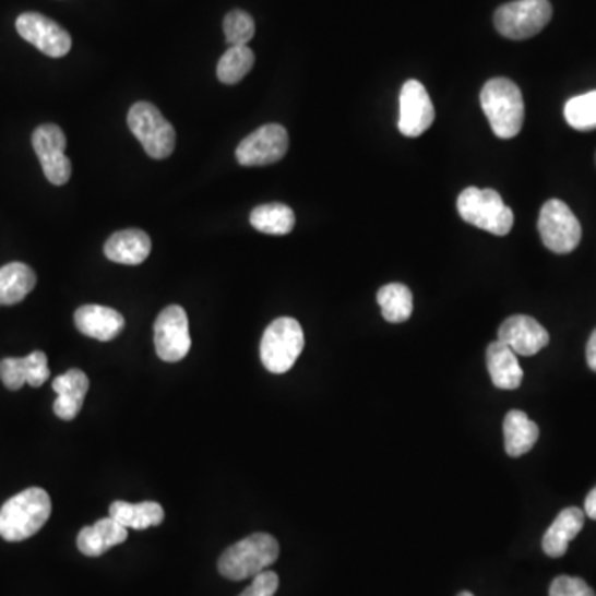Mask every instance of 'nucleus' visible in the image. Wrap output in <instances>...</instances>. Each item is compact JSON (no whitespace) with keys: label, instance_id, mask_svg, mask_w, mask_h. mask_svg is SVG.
<instances>
[{"label":"nucleus","instance_id":"nucleus-1","mask_svg":"<svg viewBox=\"0 0 596 596\" xmlns=\"http://www.w3.org/2000/svg\"><path fill=\"white\" fill-rule=\"evenodd\" d=\"M52 514L47 490L31 487L12 497L0 509V537L22 541L37 534Z\"/></svg>","mask_w":596,"mask_h":596},{"label":"nucleus","instance_id":"nucleus-2","mask_svg":"<svg viewBox=\"0 0 596 596\" xmlns=\"http://www.w3.org/2000/svg\"><path fill=\"white\" fill-rule=\"evenodd\" d=\"M480 107L496 136L511 140L521 133L525 118L524 96L512 80H489L480 92Z\"/></svg>","mask_w":596,"mask_h":596},{"label":"nucleus","instance_id":"nucleus-3","mask_svg":"<svg viewBox=\"0 0 596 596\" xmlns=\"http://www.w3.org/2000/svg\"><path fill=\"white\" fill-rule=\"evenodd\" d=\"M281 547L269 534H252L237 541L219 559V573L226 579H254L259 573L277 562Z\"/></svg>","mask_w":596,"mask_h":596},{"label":"nucleus","instance_id":"nucleus-4","mask_svg":"<svg viewBox=\"0 0 596 596\" xmlns=\"http://www.w3.org/2000/svg\"><path fill=\"white\" fill-rule=\"evenodd\" d=\"M457 211L467 224L493 236H508L514 226V213L493 189H464L457 198Z\"/></svg>","mask_w":596,"mask_h":596},{"label":"nucleus","instance_id":"nucleus-5","mask_svg":"<svg viewBox=\"0 0 596 596\" xmlns=\"http://www.w3.org/2000/svg\"><path fill=\"white\" fill-rule=\"evenodd\" d=\"M306 346L302 325L290 317L274 320L262 335L261 360L271 373L290 371Z\"/></svg>","mask_w":596,"mask_h":596},{"label":"nucleus","instance_id":"nucleus-6","mask_svg":"<svg viewBox=\"0 0 596 596\" xmlns=\"http://www.w3.org/2000/svg\"><path fill=\"white\" fill-rule=\"evenodd\" d=\"M128 127L153 159L168 158L175 152V128L155 105L147 102L134 104L128 111Z\"/></svg>","mask_w":596,"mask_h":596},{"label":"nucleus","instance_id":"nucleus-7","mask_svg":"<svg viewBox=\"0 0 596 596\" xmlns=\"http://www.w3.org/2000/svg\"><path fill=\"white\" fill-rule=\"evenodd\" d=\"M552 19L549 0H514L493 14L497 32L511 40H525L540 34Z\"/></svg>","mask_w":596,"mask_h":596},{"label":"nucleus","instance_id":"nucleus-8","mask_svg":"<svg viewBox=\"0 0 596 596\" xmlns=\"http://www.w3.org/2000/svg\"><path fill=\"white\" fill-rule=\"evenodd\" d=\"M541 242L556 254H570L582 240V226L573 211L560 199H550L538 216Z\"/></svg>","mask_w":596,"mask_h":596},{"label":"nucleus","instance_id":"nucleus-9","mask_svg":"<svg viewBox=\"0 0 596 596\" xmlns=\"http://www.w3.org/2000/svg\"><path fill=\"white\" fill-rule=\"evenodd\" d=\"M32 146L38 156L45 178L53 186H63L72 178V162L67 158V136L57 124H41L32 134Z\"/></svg>","mask_w":596,"mask_h":596},{"label":"nucleus","instance_id":"nucleus-10","mask_svg":"<svg viewBox=\"0 0 596 596\" xmlns=\"http://www.w3.org/2000/svg\"><path fill=\"white\" fill-rule=\"evenodd\" d=\"M155 348L158 357L168 363H178L191 350L188 313L182 307L169 306L155 322Z\"/></svg>","mask_w":596,"mask_h":596},{"label":"nucleus","instance_id":"nucleus-11","mask_svg":"<svg viewBox=\"0 0 596 596\" xmlns=\"http://www.w3.org/2000/svg\"><path fill=\"white\" fill-rule=\"evenodd\" d=\"M288 150V133L282 124L271 123L243 138L236 150L242 166H267L281 162Z\"/></svg>","mask_w":596,"mask_h":596},{"label":"nucleus","instance_id":"nucleus-12","mask_svg":"<svg viewBox=\"0 0 596 596\" xmlns=\"http://www.w3.org/2000/svg\"><path fill=\"white\" fill-rule=\"evenodd\" d=\"M15 27L24 40L52 59L65 57L72 48V37L69 32L52 19L45 17L37 12L22 14L15 22Z\"/></svg>","mask_w":596,"mask_h":596},{"label":"nucleus","instance_id":"nucleus-13","mask_svg":"<svg viewBox=\"0 0 596 596\" xmlns=\"http://www.w3.org/2000/svg\"><path fill=\"white\" fill-rule=\"evenodd\" d=\"M436 111L428 90L418 80H408L400 93L397 128L408 138L421 136L434 123Z\"/></svg>","mask_w":596,"mask_h":596},{"label":"nucleus","instance_id":"nucleus-14","mask_svg":"<svg viewBox=\"0 0 596 596\" xmlns=\"http://www.w3.org/2000/svg\"><path fill=\"white\" fill-rule=\"evenodd\" d=\"M499 342L504 343L517 357H534L549 345V332L527 315L509 317L499 329Z\"/></svg>","mask_w":596,"mask_h":596},{"label":"nucleus","instance_id":"nucleus-15","mask_svg":"<svg viewBox=\"0 0 596 596\" xmlns=\"http://www.w3.org/2000/svg\"><path fill=\"white\" fill-rule=\"evenodd\" d=\"M75 325L90 338L111 342L123 332L124 317L110 307L83 306L75 312Z\"/></svg>","mask_w":596,"mask_h":596},{"label":"nucleus","instance_id":"nucleus-16","mask_svg":"<svg viewBox=\"0 0 596 596\" xmlns=\"http://www.w3.org/2000/svg\"><path fill=\"white\" fill-rule=\"evenodd\" d=\"M53 391L57 393L56 403H53V412L63 421H72L79 416L85 402L86 393H88L90 380L82 370L67 371L65 374H60L53 380Z\"/></svg>","mask_w":596,"mask_h":596},{"label":"nucleus","instance_id":"nucleus-17","mask_svg":"<svg viewBox=\"0 0 596 596\" xmlns=\"http://www.w3.org/2000/svg\"><path fill=\"white\" fill-rule=\"evenodd\" d=\"M128 538V528L114 517H105L90 527H83L76 537V547L86 557L104 556Z\"/></svg>","mask_w":596,"mask_h":596},{"label":"nucleus","instance_id":"nucleus-18","mask_svg":"<svg viewBox=\"0 0 596 596\" xmlns=\"http://www.w3.org/2000/svg\"><path fill=\"white\" fill-rule=\"evenodd\" d=\"M585 512L579 508H567L557 515L549 531L545 532L541 549L552 559H560L569 550L570 541L582 532Z\"/></svg>","mask_w":596,"mask_h":596},{"label":"nucleus","instance_id":"nucleus-19","mask_svg":"<svg viewBox=\"0 0 596 596\" xmlns=\"http://www.w3.org/2000/svg\"><path fill=\"white\" fill-rule=\"evenodd\" d=\"M150 252H152V239L144 230L140 229H124L115 233L105 243V255L117 264H143Z\"/></svg>","mask_w":596,"mask_h":596},{"label":"nucleus","instance_id":"nucleus-20","mask_svg":"<svg viewBox=\"0 0 596 596\" xmlns=\"http://www.w3.org/2000/svg\"><path fill=\"white\" fill-rule=\"evenodd\" d=\"M487 370H489L492 383L499 390H517L524 380V371L518 363L517 355L504 343H490L487 346Z\"/></svg>","mask_w":596,"mask_h":596},{"label":"nucleus","instance_id":"nucleus-21","mask_svg":"<svg viewBox=\"0 0 596 596\" xmlns=\"http://www.w3.org/2000/svg\"><path fill=\"white\" fill-rule=\"evenodd\" d=\"M37 275L22 262H11L0 267V307L17 306L34 290Z\"/></svg>","mask_w":596,"mask_h":596},{"label":"nucleus","instance_id":"nucleus-22","mask_svg":"<svg viewBox=\"0 0 596 596\" xmlns=\"http://www.w3.org/2000/svg\"><path fill=\"white\" fill-rule=\"evenodd\" d=\"M538 426L521 409H512L504 419L505 451L511 457H521L532 451L538 441Z\"/></svg>","mask_w":596,"mask_h":596},{"label":"nucleus","instance_id":"nucleus-23","mask_svg":"<svg viewBox=\"0 0 596 596\" xmlns=\"http://www.w3.org/2000/svg\"><path fill=\"white\" fill-rule=\"evenodd\" d=\"M110 517L120 522L128 531H144V528L158 527L165 521V511L158 502H130L117 501L110 505Z\"/></svg>","mask_w":596,"mask_h":596},{"label":"nucleus","instance_id":"nucleus-24","mask_svg":"<svg viewBox=\"0 0 596 596\" xmlns=\"http://www.w3.org/2000/svg\"><path fill=\"white\" fill-rule=\"evenodd\" d=\"M378 306L386 322L403 323L413 313V294L405 284H388L378 290Z\"/></svg>","mask_w":596,"mask_h":596},{"label":"nucleus","instance_id":"nucleus-25","mask_svg":"<svg viewBox=\"0 0 596 596\" xmlns=\"http://www.w3.org/2000/svg\"><path fill=\"white\" fill-rule=\"evenodd\" d=\"M251 224L259 233L269 236H285L295 227V214L281 203L262 204L251 213Z\"/></svg>","mask_w":596,"mask_h":596},{"label":"nucleus","instance_id":"nucleus-26","mask_svg":"<svg viewBox=\"0 0 596 596\" xmlns=\"http://www.w3.org/2000/svg\"><path fill=\"white\" fill-rule=\"evenodd\" d=\"M255 56L247 45H234L217 63V79L226 85H236L254 67Z\"/></svg>","mask_w":596,"mask_h":596},{"label":"nucleus","instance_id":"nucleus-27","mask_svg":"<svg viewBox=\"0 0 596 596\" xmlns=\"http://www.w3.org/2000/svg\"><path fill=\"white\" fill-rule=\"evenodd\" d=\"M563 114H565L567 123L573 130H596V90L570 98Z\"/></svg>","mask_w":596,"mask_h":596},{"label":"nucleus","instance_id":"nucleus-28","mask_svg":"<svg viewBox=\"0 0 596 596\" xmlns=\"http://www.w3.org/2000/svg\"><path fill=\"white\" fill-rule=\"evenodd\" d=\"M254 19L247 12L233 11L224 19V35L230 47L249 44L254 38Z\"/></svg>","mask_w":596,"mask_h":596},{"label":"nucleus","instance_id":"nucleus-29","mask_svg":"<svg viewBox=\"0 0 596 596\" xmlns=\"http://www.w3.org/2000/svg\"><path fill=\"white\" fill-rule=\"evenodd\" d=\"M22 360H24L27 384H31L32 388H40L48 380V377H50L47 355L44 351H34V354L27 355Z\"/></svg>","mask_w":596,"mask_h":596},{"label":"nucleus","instance_id":"nucleus-30","mask_svg":"<svg viewBox=\"0 0 596 596\" xmlns=\"http://www.w3.org/2000/svg\"><path fill=\"white\" fill-rule=\"evenodd\" d=\"M550 596H596L585 580L576 576H557L550 585Z\"/></svg>","mask_w":596,"mask_h":596},{"label":"nucleus","instance_id":"nucleus-31","mask_svg":"<svg viewBox=\"0 0 596 596\" xmlns=\"http://www.w3.org/2000/svg\"><path fill=\"white\" fill-rule=\"evenodd\" d=\"M0 380L9 390H21L27 383L24 360L22 358H4L0 361Z\"/></svg>","mask_w":596,"mask_h":596},{"label":"nucleus","instance_id":"nucleus-32","mask_svg":"<svg viewBox=\"0 0 596 596\" xmlns=\"http://www.w3.org/2000/svg\"><path fill=\"white\" fill-rule=\"evenodd\" d=\"M278 575L275 572L259 573L251 585L247 586L239 596H274L278 589Z\"/></svg>","mask_w":596,"mask_h":596},{"label":"nucleus","instance_id":"nucleus-33","mask_svg":"<svg viewBox=\"0 0 596 596\" xmlns=\"http://www.w3.org/2000/svg\"><path fill=\"white\" fill-rule=\"evenodd\" d=\"M586 363L596 373V329L593 330L588 343H586Z\"/></svg>","mask_w":596,"mask_h":596},{"label":"nucleus","instance_id":"nucleus-34","mask_svg":"<svg viewBox=\"0 0 596 596\" xmlns=\"http://www.w3.org/2000/svg\"><path fill=\"white\" fill-rule=\"evenodd\" d=\"M583 512H585L586 517L596 521V487H593V489L589 490L588 496H586L585 511Z\"/></svg>","mask_w":596,"mask_h":596},{"label":"nucleus","instance_id":"nucleus-35","mask_svg":"<svg viewBox=\"0 0 596 596\" xmlns=\"http://www.w3.org/2000/svg\"><path fill=\"white\" fill-rule=\"evenodd\" d=\"M457 596H474L473 593H469V592H463V593H460V595Z\"/></svg>","mask_w":596,"mask_h":596}]
</instances>
